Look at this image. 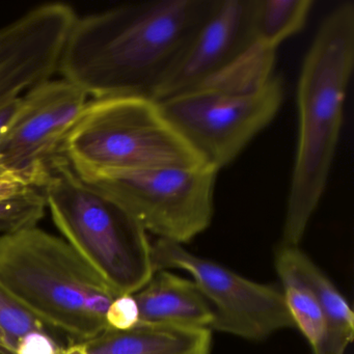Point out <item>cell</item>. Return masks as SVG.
Returning <instances> with one entry per match:
<instances>
[{
	"label": "cell",
	"mask_w": 354,
	"mask_h": 354,
	"mask_svg": "<svg viewBox=\"0 0 354 354\" xmlns=\"http://www.w3.org/2000/svg\"><path fill=\"white\" fill-rule=\"evenodd\" d=\"M215 3L154 0L77 17L59 72L94 99H152Z\"/></svg>",
	"instance_id": "6da1fadb"
},
{
	"label": "cell",
	"mask_w": 354,
	"mask_h": 354,
	"mask_svg": "<svg viewBox=\"0 0 354 354\" xmlns=\"http://www.w3.org/2000/svg\"><path fill=\"white\" fill-rule=\"evenodd\" d=\"M354 65V5L323 20L304 57L297 88L299 136L279 245L299 246L328 181Z\"/></svg>",
	"instance_id": "7a4b0ae2"
},
{
	"label": "cell",
	"mask_w": 354,
	"mask_h": 354,
	"mask_svg": "<svg viewBox=\"0 0 354 354\" xmlns=\"http://www.w3.org/2000/svg\"><path fill=\"white\" fill-rule=\"evenodd\" d=\"M0 283L70 345L105 330L119 296L65 239L37 227L0 235Z\"/></svg>",
	"instance_id": "3957f363"
},
{
	"label": "cell",
	"mask_w": 354,
	"mask_h": 354,
	"mask_svg": "<svg viewBox=\"0 0 354 354\" xmlns=\"http://www.w3.org/2000/svg\"><path fill=\"white\" fill-rule=\"evenodd\" d=\"M47 208L64 239L117 295L134 294L154 274L152 242L109 194L84 181L57 154L49 162Z\"/></svg>",
	"instance_id": "277c9868"
},
{
	"label": "cell",
	"mask_w": 354,
	"mask_h": 354,
	"mask_svg": "<svg viewBox=\"0 0 354 354\" xmlns=\"http://www.w3.org/2000/svg\"><path fill=\"white\" fill-rule=\"evenodd\" d=\"M59 154L86 181L109 174L204 165L146 97L88 101Z\"/></svg>",
	"instance_id": "5b68a950"
},
{
	"label": "cell",
	"mask_w": 354,
	"mask_h": 354,
	"mask_svg": "<svg viewBox=\"0 0 354 354\" xmlns=\"http://www.w3.org/2000/svg\"><path fill=\"white\" fill-rule=\"evenodd\" d=\"M283 100V80L273 74L262 84L219 78L157 103L202 162L219 171L274 119Z\"/></svg>",
	"instance_id": "8992f818"
},
{
	"label": "cell",
	"mask_w": 354,
	"mask_h": 354,
	"mask_svg": "<svg viewBox=\"0 0 354 354\" xmlns=\"http://www.w3.org/2000/svg\"><path fill=\"white\" fill-rule=\"evenodd\" d=\"M217 174L200 165L121 171L86 182L119 203L147 233L184 244L212 221Z\"/></svg>",
	"instance_id": "52a82bcc"
},
{
	"label": "cell",
	"mask_w": 354,
	"mask_h": 354,
	"mask_svg": "<svg viewBox=\"0 0 354 354\" xmlns=\"http://www.w3.org/2000/svg\"><path fill=\"white\" fill-rule=\"evenodd\" d=\"M152 261L155 272L179 269L190 275L214 313L211 330L263 341L295 327L277 288L250 281L169 240L152 243Z\"/></svg>",
	"instance_id": "ba28073f"
},
{
	"label": "cell",
	"mask_w": 354,
	"mask_h": 354,
	"mask_svg": "<svg viewBox=\"0 0 354 354\" xmlns=\"http://www.w3.org/2000/svg\"><path fill=\"white\" fill-rule=\"evenodd\" d=\"M88 96L68 80H47L28 91L0 140V178L45 188L49 162L82 115Z\"/></svg>",
	"instance_id": "9c48e42d"
},
{
	"label": "cell",
	"mask_w": 354,
	"mask_h": 354,
	"mask_svg": "<svg viewBox=\"0 0 354 354\" xmlns=\"http://www.w3.org/2000/svg\"><path fill=\"white\" fill-rule=\"evenodd\" d=\"M257 0H216L152 96L156 102L196 90L229 71L257 46Z\"/></svg>",
	"instance_id": "30bf717a"
},
{
	"label": "cell",
	"mask_w": 354,
	"mask_h": 354,
	"mask_svg": "<svg viewBox=\"0 0 354 354\" xmlns=\"http://www.w3.org/2000/svg\"><path fill=\"white\" fill-rule=\"evenodd\" d=\"M77 17L71 6L55 1L0 28V107L59 72Z\"/></svg>",
	"instance_id": "8fae6325"
},
{
	"label": "cell",
	"mask_w": 354,
	"mask_h": 354,
	"mask_svg": "<svg viewBox=\"0 0 354 354\" xmlns=\"http://www.w3.org/2000/svg\"><path fill=\"white\" fill-rule=\"evenodd\" d=\"M212 330L138 323L129 330L106 328L57 354H210Z\"/></svg>",
	"instance_id": "7c38bea8"
},
{
	"label": "cell",
	"mask_w": 354,
	"mask_h": 354,
	"mask_svg": "<svg viewBox=\"0 0 354 354\" xmlns=\"http://www.w3.org/2000/svg\"><path fill=\"white\" fill-rule=\"evenodd\" d=\"M277 274L301 281L316 295L326 322V333L314 354H345L354 337V314L343 294L329 277L300 250L279 245L275 256Z\"/></svg>",
	"instance_id": "4fadbf2b"
},
{
	"label": "cell",
	"mask_w": 354,
	"mask_h": 354,
	"mask_svg": "<svg viewBox=\"0 0 354 354\" xmlns=\"http://www.w3.org/2000/svg\"><path fill=\"white\" fill-rule=\"evenodd\" d=\"M133 296L140 310V323L211 330L214 313L192 279L169 270L156 271Z\"/></svg>",
	"instance_id": "5bb4252c"
},
{
	"label": "cell",
	"mask_w": 354,
	"mask_h": 354,
	"mask_svg": "<svg viewBox=\"0 0 354 354\" xmlns=\"http://www.w3.org/2000/svg\"><path fill=\"white\" fill-rule=\"evenodd\" d=\"M313 5L312 0H257V44L275 53L283 41L306 26Z\"/></svg>",
	"instance_id": "9a60e30c"
},
{
	"label": "cell",
	"mask_w": 354,
	"mask_h": 354,
	"mask_svg": "<svg viewBox=\"0 0 354 354\" xmlns=\"http://www.w3.org/2000/svg\"><path fill=\"white\" fill-rule=\"evenodd\" d=\"M283 299L294 326L299 329L312 348L313 354L320 348L326 333V322L316 295L301 281L281 275Z\"/></svg>",
	"instance_id": "2e32d148"
},
{
	"label": "cell",
	"mask_w": 354,
	"mask_h": 354,
	"mask_svg": "<svg viewBox=\"0 0 354 354\" xmlns=\"http://www.w3.org/2000/svg\"><path fill=\"white\" fill-rule=\"evenodd\" d=\"M0 329L6 337L10 349L16 353L18 345L37 333H49L57 337L65 347L70 345L67 339L47 326L32 315L11 292L0 283Z\"/></svg>",
	"instance_id": "e0dca14e"
},
{
	"label": "cell",
	"mask_w": 354,
	"mask_h": 354,
	"mask_svg": "<svg viewBox=\"0 0 354 354\" xmlns=\"http://www.w3.org/2000/svg\"><path fill=\"white\" fill-rule=\"evenodd\" d=\"M46 208L45 188L26 186L0 202V235L36 227Z\"/></svg>",
	"instance_id": "ac0fdd59"
},
{
	"label": "cell",
	"mask_w": 354,
	"mask_h": 354,
	"mask_svg": "<svg viewBox=\"0 0 354 354\" xmlns=\"http://www.w3.org/2000/svg\"><path fill=\"white\" fill-rule=\"evenodd\" d=\"M107 328L129 330L140 323V310L133 294L119 295L113 300L106 317Z\"/></svg>",
	"instance_id": "d6986e66"
},
{
	"label": "cell",
	"mask_w": 354,
	"mask_h": 354,
	"mask_svg": "<svg viewBox=\"0 0 354 354\" xmlns=\"http://www.w3.org/2000/svg\"><path fill=\"white\" fill-rule=\"evenodd\" d=\"M22 97L11 101L8 104L0 107V140L9 129L13 120L15 119L18 111L21 106Z\"/></svg>",
	"instance_id": "ffe728a7"
},
{
	"label": "cell",
	"mask_w": 354,
	"mask_h": 354,
	"mask_svg": "<svg viewBox=\"0 0 354 354\" xmlns=\"http://www.w3.org/2000/svg\"><path fill=\"white\" fill-rule=\"evenodd\" d=\"M26 186H28V184L16 181V180L0 178V202L9 198V196H13Z\"/></svg>",
	"instance_id": "44dd1931"
},
{
	"label": "cell",
	"mask_w": 354,
	"mask_h": 354,
	"mask_svg": "<svg viewBox=\"0 0 354 354\" xmlns=\"http://www.w3.org/2000/svg\"><path fill=\"white\" fill-rule=\"evenodd\" d=\"M0 347H7L9 348V346H8L7 342H6V337L5 335H3V330L0 329ZM10 349V348H9ZM13 351V350H12Z\"/></svg>",
	"instance_id": "7402d4cb"
}]
</instances>
